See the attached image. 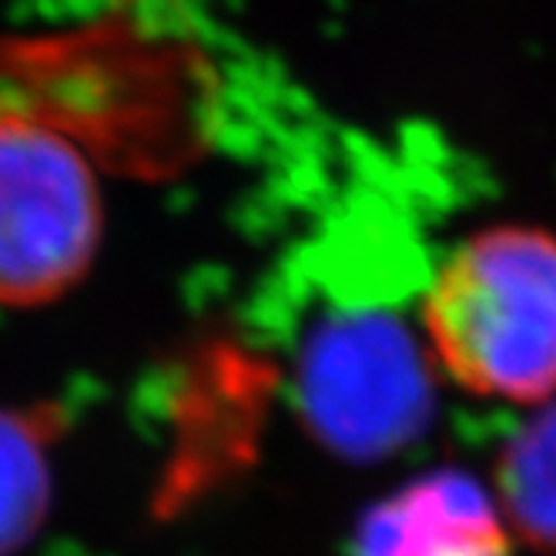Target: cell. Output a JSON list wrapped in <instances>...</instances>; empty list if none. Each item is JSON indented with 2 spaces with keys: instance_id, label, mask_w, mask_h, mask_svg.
Listing matches in <instances>:
<instances>
[{
  "instance_id": "6da1fadb",
  "label": "cell",
  "mask_w": 556,
  "mask_h": 556,
  "mask_svg": "<svg viewBox=\"0 0 556 556\" xmlns=\"http://www.w3.org/2000/svg\"><path fill=\"white\" fill-rule=\"evenodd\" d=\"M429 349L480 400L556 395V235L503 222L472 231L435 268L422 302Z\"/></svg>"
},
{
  "instance_id": "3957f363",
  "label": "cell",
  "mask_w": 556,
  "mask_h": 556,
  "mask_svg": "<svg viewBox=\"0 0 556 556\" xmlns=\"http://www.w3.org/2000/svg\"><path fill=\"white\" fill-rule=\"evenodd\" d=\"M509 533L503 513L466 480H440L386 516L379 556H506Z\"/></svg>"
},
{
  "instance_id": "277c9868",
  "label": "cell",
  "mask_w": 556,
  "mask_h": 556,
  "mask_svg": "<svg viewBox=\"0 0 556 556\" xmlns=\"http://www.w3.org/2000/svg\"><path fill=\"white\" fill-rule=\"evenodd\" d=\"M500 513L523 540L556 553V406L533 416L503 450Z\"/></svg>"
},
{
  "instance_id": "7a4b0ae2",
  "label": "cell",
  "mask_w": 556,
  "mask_h": 556,
  "mask_svg": "<svg viewBox=\"0 0 556 556\" xmlns=\"http://www.w3.org/2000/svg\"><path fill=\"white\" fill-rule=\"evenodd\" d=\"M98 238L101 194L81 148L30 114H0V305L64 295Z\"/></svg>"
}]
</instances>
